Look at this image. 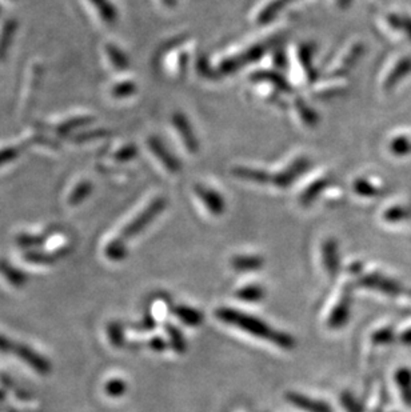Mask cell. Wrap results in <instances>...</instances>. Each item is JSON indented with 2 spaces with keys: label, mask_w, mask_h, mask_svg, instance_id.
Instances as JSON below:
<instances>
[{
  "label": "cell",
  "mask_w": 411,
  "mask_h": 412,
  "mask_svg": "<svg viewBox=\"0 0 411 412\" xmlns=\"http://www.w3.org/2000/svg\"><path fill=\"white\" fill-rule=\"evenodd\" d=\"M195 195L199 198L202 205L210 211L211 215L219 216L224 212V199L222 198L221 193L217 192L210 187H206L203 184H198L194 187Z\"/></svg>",
  "instance_id": "obj_5"
},
{
  "label": "cell",
  "mask_w": 411,
  "mask_h": 412,
  "mask_svg": "<svg viewBox=\"0 0 411 412\" xmlns=\"http://www.w3.org/2000/svg\"><path fill=\"white\" fill-rule=\"evenodd\" d=\"M354 191L362 196H375L380 193V190H377L370 182L364 180V179H357L354 182V186H352Z\"/></svg>",
  "instance_id": "obj_37"
},
{
  "label": "cell",
  "mask_w": 411,
  "mask_h": 412,
  "mask_svg": "<svg viewBox=\"0 0 411 412\" xmlns=\"http://www.w3.org/2000/svg\"><path fill=\"white\" fill-rule=\"evenodd\" d=\"M15 343H13L7 336L0 333V354H13Z\"/></svg>",
  "instance_id": "obj_45"
},
{
  "label": "cell",
  "mask_w": 411,
  "mask_h": 412,
  "mask_svg": "<svg viewBox=\"0 0 411 412\" xmlns=\"http://www.w3.org/2000/svg\"><path fill=\"white\" fill-rule=\"evenodd\" d=\"M237 176H240L243 179H247V180H251L255 183H261V184H265L267 182H271V177H270L267 173L265 171H259V170H255V168H246V167H237L234 168L233 171Z\"/></svg>",
  "instance_id": "obj_26"
},
{
  "label": "cell",
  "mask_w": 411,
  "mask_h": 412,
  "mask_svg": "<svg viewBox=\"0 0 411 412\" xmlns=\"http://www.w3.org/2000/svg\"><path fill=\"white\" fill-rule=\"evenodd\" d=\"M13 354H15L19 359H22L26 365H30L32 370H35L40 375H48L51 372L49 360L27 344L15 343Z\"/></svg>",
  "instance_id": "obj_3"
},
{
  "label": "cell",
  "mask_w": 411,
  "mask_h": 412,
  "mask_svg": "<svg viewBox=\"0 0 411 412\" xmlns=\"http://www.w3.org/2000/svg\"><path fill=\"white\" fill-rule=\"evenodd\" d=\"M91 3L94 4L96 11L99 13V15L102 16L104 23L114 24L116 22V19H118L116 10H115L114 4L110 3L109 0H91Z\"/></svg>",
  "instance_id": "obj_23"
},
{
  "label": "cell",
  "mask_w": 411,
  "mask_h": 412,
  "mask_svg": "<svg viewBox=\"0 0 411 412\" xmlns=\"http://www.w3.org/2000/svg\"><path fill=\"white\" fill-rule=\"evenodd\" d=\"M396 383L403 403L411 407V370L399 368L396 372Z\"/></svg>",
  "instance_id": "obj_15"
},
{
  "label": "cell",
  "mask_w": 411,
  "mask_h": 412,
  "mask_svg": "<svg viewBox=\"0 0 411 412\" xmlns=\"http://www.w3.org/2000/svg\"><path fill=\"white\" fill-rule=\"evenodd\" d=\"M4 399H6V394H3V393L0 391V402H1V400H4Z\"/></svg>",
  "instance_id": "obj_48"
},
{
  "label": "cell",
  "mask_w": 411,
  "mask_h": 412,
  "mask_svg": "<svg viewBox=\"0 0 411 412\" xmlns=\"http://www.w3.org/2000/svg\"><path fill=\"white\" fill-rule=\"evenodd\" d=\"M155 327H157V322L150 315L144 317L141 323H137L132 326V328L138 333H148V331H153Z\"/></svg>",
  "instance_id": "obj_41"
},
{
  "label": "cell",
  "mask_w": 411,
  "mask_h": 412,
  "mask_svg": "<svg viewBox=\"0 0 411 412\" xmlns=\"http://www.w3.org/2000/svg\"><path fill=\"white\" fill-rule=\"evenodd\" d=\"M329 183H330L329 177H320L314 183H311L306 190L302 192L301 198H300V203L302 206H310L319 196V193L329 186Z\"/></svg>",
  "instance_id": "obj_18"
},
{
  "label": "cell",
  "mask_w": 411,
  "mask_h": 412,
  "mask_svg": "<svg viewBox=\"0 0 411 412\" xmlns=\"http://www.w3.org/2000/svg\"><path fill=\"white\" fill-rule=\"evenodd\" d=\"M148 346H150V349H154V351H157V352H163L164 349H167V342L163 339V338H160V336H154L153 339H150V342H148Z\"/></svg>",
  "instance_id": "obj_44"
},
{
  "label": "cell",
  "mask_w": 411,
  "mask_h": 412,
  "mask_svg": "<svg viewBox=\"0 0 411 412\" xmlns=\"http://www.w3.org/2000/svg\"><path fill=\"white\" fill-rule=\"evenodd\" d=\"M164 331L167 333L169 343H170L171 349H174L175 352L179 354V355L186 354L187 342H186V338H185V335L182 333V331L171 323L164 324Z\"/></svg>",
  "instance_id": "obj_17"
},
{
  "label": "cell",
  "mask_w": 411,
  "mask_h": 412,
  "mask_svg": "<svg viewBox=\"0 0 411 412\" xmlns=\"http://www.w3.org/2000/svg\"><path fill=\"white\" fill-rule=\"evenodd\" d=\"M106 51L107 55L110 58V62L116 70L119 71H125L130 67V62L128 58L125 55V52L121 48L116 47L115 45H107L106 46Z\"/></svg>",
  "instance_id": "obj_25"
},
{
  "label": "cell",
  "mask_w": 411,
  "mask_h": 412,
  "mask_svg": "<svg viewBox=\"0 0 411 412\" xmlns=\"http://www.w3.org/2000/svg\"><path fill=\"white\" fill-rule=\"evenodd\" d=\"M104 254L112 262H121L127 256V247L122 238L114 239L106 246Z\"/></svg>",
  "instance_id": "obj_22"
},
{
  "label": "cell",
  "mask_w": 411,
  "mask_h": 412,
  "mask_svg": "<svg viewBox=\"0 0 411 412\" xmlns=\"http://www.w3.org/2000/svg\"><path fill=\"white\" fill-rule=\"evenodd\" d=\"M46 238L45 237H36V235H27V234H22L16 238V243L20 248H27V250H33L36 247L43 246Z\"/></svg>",
  "instance_id": "obj_31"
},
{
  "label": "cell",
  "mask_w": 411,
  "mask_h": 412,
  "mask_svg": "<svg viewBox=\"0 0 411 412\" xmlns=\"http://www.w3.org/2000/svg\"><path fill=\"white\" fill-rule=\"evenodd\" d=\"M148 148L162 163V166L170 173V174H179L182 170V164L179 160L175 158L174 155L166 148V145L159 141L157 136H151L148 139Z\"/></svg>",
  "instance_id": "obj_4"
},
{
  "label": "cell",
  "mask_w": 411,
  "mask_h": 412,
  "mask_svg": "<svg viewBox=\"0 0 411 412\" xmlns=\"http://www.w3.org/2000/svg\"><path fill=\"white\" fill-rule=\"evenodd\" d=\"M17 155H19L17 147H8V148L0 150V166L13 161L14 159L17 158Z\"/></svg>",
  "instance_id": "obj_42"
},
{
  "label": "cell",
  "mask_w": 411,
  "mask_h": 412,
  "mask_svg": "<svg viewBox=\"0 0 411 412\" xmlns=\"http://www.w3.org/2000/svg\"><path fill=\"white\" fill-rule=\"evenodd\" d=\"M359 285L364 288H370L380 291L383 294H390V295H398L402 291L401 285H398L394 280L385 278L380 274H369L366 276H362L359 280Z\"/></svg>",
  "instance_id": "obj_9"
},
{
  "label": "cell",
  "mask_w": 411,
  "mask_h": 412,
  "mask_svg": "<svg viewBox=\"0 0 411 412\" xmlns=\"http://www.w3.org/2000/svg\"><path fill=\"white\" fill-rule=\"evenodd\" d=\"M390 150L396 157H405L411 152V141L403 135L396 136V139L390 143Z\"/></svg>",
  "instance_id": "obj_30"
},
{
  "label": "cell",
  "mask_w": 411,
  "mask_h": 412,
  "mask_svg": "<svg viewBox=\"0 0 411 412\" xmlns=\"http://www.w3.org/2000/svg\"><path fill=\"white\" fill-rule=\"evenodd\" d=\"M320 253H322V262H323L325 270L332 279H335L341 270V258H339L338 243L334 239H326L322 243Z\"/></svg>",
  "instance_id": "obj_6"
},
{
  "label": "cell",
  "mask_w": 411,
  "mask_h": 412,
  "mask_svg": "<svg viewBox=\"0 0 411 412\" xmlns=\"http://www.w3.org/2000/svg\"><path fill=\"white\" fill-rule=\"evenodd\" d=\"M137 87H135V83L134 81H122V83H118L112 90H111V94L114 97H127V96L132 95L135 93Z\"/></svg>",
  "instance_id": "obj_38"
},
{
  "label": "cell",
  "mask_w": 411,
  "mask_h": 412,
  "mask_svg": "<svg viewBox=\"0 0 411 412\" xmlns=\"http://www.w3.org/2000/svg\"><path fill=\"white\" fill-rule=\"evenodd\" d=\"M253 79L258 80H271V83H274V86H277L279 90L282 91H288V83L286 81L284 77L278 75V74H270V72H258L254 75Z\"/></svg>",
  "instance_id": "obj_36"
},
{
  "label": "cell",
  "mask_w": 411,
  "mask_h": 412,
  "mask_svg": "<svg viewBox=\"0 0 411 412\" xmlns=\"http://www.w3.org/2000/svg\"><path fill=\"white\" fill-rule=\"evenodd\" d=\"M387 23L393 30L405 32L411 39V17L390 14L387 16Z\"/></svg>",
  "instance_id": "obj_28"
},
{
  "label": "cell",
  "mask_w": 411,
  "mask_h": 412,
  "mask_svg": "<svg viewBox=\"0 0 411 412\" xmlns=\"http://www.w3.org/2000/svg\"><path fill=\"white\" fill-rule=\"evenodd\" d=\"M103 135V132L102 131H94V132H84V134H80L78 135L74 141L75 142H87V141H91V139H95L96 138H99V136H102Z\"/></svg>",
  "instance_id": "obj_46"
},
{
  "label": "cell",
  "mask_w": 411,
  "mask_h": 412,
  "mask_svg": "<svg viewBox=\"0 0 411 412\" xmlns=\"http://www.w3.org/2000/svg\"><path fill=\"white\" fill-rule=\"evenodd\" d=\"M174 314L182 323L191 327H196L203 323L202 312L189 306H176L174 307Z\"/></svg>",
  "instance_id": "obj_16"
},
{
  "label": "cell",
  "mask_w": 411,
  "mask_h": 412,
  "mask_svg": "<svg viewBox=\"0 0 411 412\" xmlns=\"http://www.w3.org/2000/svg\"><path fill=\"white\" fill-rule=\"evenodd\" d=\"M286 400L300 409L304 412H332V407L329 406V403L319 400V399H314V397H307L303 395L301 393H287L286 394Z\"/></svg>",
  "instance_id": "obj_7"
},
{
  "label": "cell",
  "mask_w": 411,
  "mask_h": 412,
  "mask_svg": "<svg viewBox=\"0 0 411 412\" xmlns=\"http://www.w3.org/2000/svg\"><path fill=\"white\" fill-rule=\"evenodd\" d=\"M341 403L342 407L348 412H364V406L361 404V402L348 391L342 393Z\"/></svg>",
  "instance_id": "obj_34"
},
{
  "label": "cell",
  "mask_w": 411,
  "mask_h": 412,
  "mask_svg": "<svg viewBox=\"0 0 411 412\" xmlns=\"http://www.w3.org/2000/svg\"><path fill=\"white\" fill-rule=\"evenodd\" d=\"M295 109H297V111H298V115L301 116L303 123H306V125H309V126L316 125V119H318V118H316V113L313 111V110H311L304 102L297 100V102H295Z\"/></svg>",
  "instance_id": "obj_33"
},
{
  "label": "cell",
  "mask_w": 411,
  "mask_h": 412,
  "mask_svg": "<svg viewBox=\"0 0 411 412\" xmlns=\"http://www.w3.org/2000/svg\"><path fill=\"white\" fill-rule=\"evenodd\" d=\"M67 253H68V248H62L55 253H42V251L31 250L24 254V259L30 263H36V264H52L59 259V256L65 255Z\"/></svg>",
  "instance_id": "obj_19"
},
{
  "label": "cell",
  "mask_w": 411,
  "mask_h": 412,
  "mask_svg": "<svg viewBox=\"0 0 411 412\" xmlns=\"http://www.w3.org/2000/svg\"><path fill=\"white\" fill-rule=\"evenodd\" d=\"M173 125H174L178 135L180 136L182 142L185 144V147L187 148V151L191 154L198 152L199 143H198V139H196V136H195V134L192 131V127H191L187 118L185 115H182V113H175L174 116H173Z\"/></svg>",
  "instance_id": "obj_11"
},
{
  "label": "cell",
  "mask_w": 411,
  "mask_h": 412,
  "mask_svg": "<svg viewBox=\"0 0 411 412\" xmlns=\"http://www.w3.org/2000/svg\"><path fill=\"white\" fill-rule=\"evenodd\" d=\"M263 263L265 260L256 255H238L231 260L233 269L240 272L261 270L263 267Z\"/></svg>",
  "instance_id": "obj_13"
},
{
  "label": "cell",
  "mask_w": 411,
  "mask_h": 412,
  "mask_svg": "<svg viewBox=\"0 0 411 412\" xmlns=\"http://www.w3.org/2000/svg\"><path fill=\"white\" fill-rule=\"evenodd\" d=\"M166 205H167L166 199L155 198L132 222L127 224L126 227L123 228V231H122L121 238L123 239V240L125 239L135 238L141 231H143L150 223L153 222L158 216L159 214L166 208Z\"/></svg>",
  "instance_id": "obj_2"
},
{
  "label": "cell",
  "mask_w": 411,
  "mask_h": 412,
  "mask_svg": "<svg viewBox=\"0 0 411 412\" xmlns=\"http://www.w3.org/2000/svg\"><path fill=\"white\" fill-rule=\"evenodd\" d=\"M93 122V118H88V116H79V118H75V119H70L67 122L62 123L59 127L56 128V131L62 135H65L67 132L72 131L74 128L82 127V126H86L88 123Z\"/></svg>",
  "instance_id": "obj_32"
},
{
  "label": "cell",
  "mask_w": 411,
  "mask_h": 412,
  "mask_svg": "<svg viewBox=\"0 0 411 412\" xmlns=\"http://www.w3.org/2000/svg\"><path fill=\"white\" fill-rule=\"evenodd\" d=\"M137 155V148L135 145H126L122 150H119L115 154V159L119 161H125V160H130Z\"/></svg>",
  "instance_id": "obj_43"
},
{
  "label": "cell",
  "mask_w": 411,
  "mask_h": 412,
  "mask_svg": "<svg viewBox=\"0 0 411 412\" xmlns=\"http://www.w3.org/2000/svg\"><path fill=\"white\" fill-rule=\"evenodd\" d=\"M409 74H411V56H406L402 58L396 67L390 71V74L387 75V78L385 80V90L390 91L396 87V84L402 79H405Z\"/></svg>",
  "instance_id": "obj_12"
},
{
  "label": "cell",
  "mask_w": 411,
  "mask_h": 412,
  "mask_svg": "<svg viewBox=\"0 0 411 412\" xmlns=\"http://www.w3.org/2000/svg\"><path fill=\"white\" fill-rule=\"evenodd\" d=\"M371 339L375 344H387V343L393 342V339H394V330L390 327L380 328L378 331L373 333Z\"/></svg>",
  "instance_id": "obj_40"
},
{
  "label": "cell",
  "mask_w": 411,
  "mask_h": 412,
  "mask_svg": "<svg viewBox=\"0 0 411 412\" xmlns=\"http://www.w3.org/2000/svg\"><path fill=\"white\" fill-rule=\"evenodd\" d=\"M300 59H301L302 67L306 70L309 78L310 79L316 78V74H313L314 70H313V63H311V61H313L311 48L309 47V46H302L301 49H300Z\"/></svg>",
  "instance_id": "obj_35"
},
{
  "label": "cell",
  "mask_w": 411,
  "mask_h": 412,
  "mask_svg": "<svg viewBox=\"0 0 411 412\" xmlns=\"http://www.w3.org/2000/svg\"><path fill=\"white\" fill-rule=\"evenodd\" d=\"M401 342L403 344H411V328L410 330H406L405 333H402V335H401Z\"/></svg>",
  "instance_id": "obj_47"
},
{
  "label": "cell",
  "mask_w": 411,
  "mask_h": 412,
  "mask_svg": "<svg viewBox=\"0 0 411 412\" xmlns=\"http://www.w3.org/2000/svg\"><path fill=\"white\" fill-rule=\"evenodd\" d=\"M107 336L110 340L111 344L115 349H121L126 344V336H125V330L122 323L119 322H111L107 326Z\"/></svg>",
  "instance_id": "obj_24"
},
{
  "label": "cell",
  "mask_w": 411,
  "mask_h": 412,
  "mask_svg": "<svg viewBox=\"0 0 411 412\" xmlns=\"http://www.w3.org/2000/svg\"><path fill=\"white\" fill-rule=\"evenodd\" d=\"M309 160L306 158H298L295 161H293L288 167H286L284 171H281L279 174L275 175L274 177H271V182L277 186V187H288L291 183L295 182V179L298 176H301L309 167Z\"/></svg>",
  "instance_id": "obj_8"
},
{
  "label": "cell",
  "mask_w": 411,
  "mask_h": 412,
  "mask_svg": "<svg viewBox=\"0 0 411 412\" xmlns=\"http://www.w3.org/2000/svg\"><path fill=\"white\" fill-rule=\"evenodd\" d=\"M0 274L7 279V282L16 288H20L29 282V275L23 271L11 266L7 260H0Z\"/></svg>",
  "instance_id": "obj_14"
},
{
  "label": "cell",
  "mask_w": 411,
  "mask_h": 412,
  "mask_svg": "<svg viewBox=\"0 0 411 412\" xmlns=\"http://www.w3.org/2000/svg\"><path fill=\"white\" fill-rule=\"evenodd\" d=\"M235 296L239 301H246V303H256L265 298V290L262 285H247L239 288L235 292Z\"/></svg>",
  "instance_id": "obj_21"
},
{
  "label": "cell",
  "mask_w": 411,
  "mask_h": 412,
  "mask_svg": "<svg viewBox=\"0 0 411 412\" xmlns=\"http://www.w3.org/2000/svg\"><path fill=\"white\" fill-rule=\"evenodd\" d=\"M350 312H351V296L348 292H345L341 296V299L335 303L327 319V326L332 330L342 328L345 324H348Z\"/></svg>",
  "instance_id": "obj_10"
},
{
  "label": "cell",
  "mask_w": 411,
  "mask_h": 412,
  "mask_svg": "<svg viewBox=\"0 0 411 412\" xmlns=\"http://www.w3.org/2000/svg\"><path fill=\"white\" fill-rule=\"evenodd\" d=\"M408 216V211L403 207H391L389 209H386V212L383 214L385 221L389 223H398L403 219H406Z\"/></svg>",
  "instance_id": "obj_39"
},
{
  "label": "cell",
  "mask_w": 411,
  "mask_h": 412,
  "mask_svg": "<svg viewBox=\"0 0 411 412\" xmlns=\"http://www.w3.org/2000/svg\"><path fill=\"white\" fill-rule=\"evenodd\" d=\"M93 190V184L87 180L80 182L79 184H77V187L71 192L70 198H68V205L70 206H78L80 205Z\"/></svg>",
  "instance_id": "obj_27"
},
{
  "label": "cell",
  "mask_w": 411,
  "mask_h": 412,
  "mask_svg": "<svg viewBox=\"0 0 411 412\" xmlns=\"http://www.w3.org/2000/svg\"><path fill=\"white\" fill-rule=\"evenodd\" d=\"M16 27H17V23L14 19H10L3 24V29L0 32V62L6 59L7 51L11 46V40L16 32Z\"/></svg>",
  "instance_id": "obj_20"
},
{
  "label": "cell",
  "mask_w": 411,
  "mask_h": 412,
  "mask_svg": "<svg viewBox=\"0 0 411 412\" xmlns=\"http://www.w3.org/2000/svg\"><path fill=\"white\" fill-rule=\"evenodd\" d=\"M104 391L110 397H121L126 394L127 384L126 381L121 378H114L106 383Z\"/></svg>",
  "instance_id": "obj_29"
},
{
  "label": "cell",
  "mask_w": 411,
  "mask_h": 412,
  "mask_svg": "<svg viewBox=\"0 0 411 412\" xmlns=\"http://www.w3.org/2000/svg\"><path fill=\"white\" fill-rule=\"evenodd\" d=\"M215 317L223 323L237 327L240 331L250 333L255 338L265 339L279 349H293L295 347V339L291 335L272 328L259 317L237 311L230 307H219L215 311Z\"/></svg>",
  "instance_id": "obj_1"
}]
</instances>
